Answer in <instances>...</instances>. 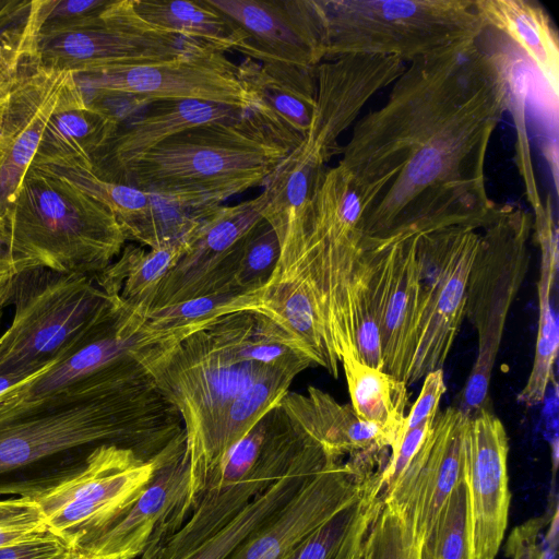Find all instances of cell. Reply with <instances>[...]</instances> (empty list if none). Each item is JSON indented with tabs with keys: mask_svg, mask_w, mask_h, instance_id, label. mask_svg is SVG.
<instances>
[{
	"mask_svg": "<svg viewBox=\"0 0 559 559\" xmlns=\"http://www.w3.org/2000/svg\"><path fill=\"white\" fill-rule=\"evenodd\" d=\"M506 111L502 74L479 38L406 63L384 104L355 122L336 165L364 205L360 246L489 222L499 204L485 165Z\"/></svg>",
	"mask_w": 559,
	"mask_h": 559,
	"instance_id": "cell-1",
	"label": "cell"
},
{
	"mask_svg": "<svg viewBox=\"0 0 559 559\" xmlns=\"http://www.w3.org/2000/svg\"><path fill=\"white\" fill-rule=\"evenodd\" d=\"M274 330L267 313L237 311L183 338L132 350L182 421L189 461L183 523L210 479L229 406L259 378L278 369L272 367Z\"/></svg>",
	"mask_w": 559,
	"mask_h": 559,
	"instance_id": "cell-2",
	"label": "cell"
},
{
	"mask_svg": "<svg viewBox=\"0 0 559 559\" xmlns=\"http://www.w3.org/2000/svg\"><path fill=\"white\" fill-rule=\"evenodd\" d=\"M183 435L178 411L129 355L75 399L0 423V477L88 445L116 444L153 460Z\"/></svg>",
	"mask_w": 559,
	"mask_h": 559,
	"instance_id": "cell-3",
	"label": "cell"
},
{
	"mask_svg": "<svg viewBox=\"0 0 559 559\" xmlns=\"http://www.w3.org/2000/svg\"><path fill=\"white\" fill-rule=\"evenodd\" d=\"M289 151L249 115L178 132L126 165L111 182L151 194L222 203L264 186Z\"/></svg>",
	"mask_w": 559,
	"mask_h": 559,
	"instance_id": "cell-4",
	"label": "cell"
},
{
	"mask_svg": "<svg viewBox=\"0 0 559 559\" xmlns=\"http://www.w3.org/2000/svg\"><path fill=\"white\" fill-rule=\"evenodd\" d=\"M4 218L17 274L45 267L95 277L128 241L106 205L35 167L28 169Z\"/></svg>",
	"mask_w": 559,
	"mask_h": 559,
	"instance_id": "cell-5",
	"label": "cell"
},
{
	"mask_svg": "<svg viewBox=\"0 0 559 559\" xmlns=\"http://www.w3.org/2000/svg\"><path fill=\"white\" fill-rule=\"evenodd\" d=\"M10 325L0 334V376L39 374L108 334L122 313L95 277L36 267L16 275Z\"/></svg>",
	"mask_w": 559,
	"mask_h": 559,
	"instance_id": "cell-6",
	"label": "cell"
},
{
	"mask_svg": "<svg viewBox=\"0 0 559 559\" xmlns=\"http://www.w3.org/2000/svg\"><path fill=\"white\" fill-rule=\"evenodd\" d=\"M186 449V438L153 460L116 444L93 447L84 461L40 480L3 481L0 495L33 501L49 532L80 551L135 503L158 466Z\"/></svg>",
	"mask_w": 559,
	"mask_h": 559,
	"instance_id": "cell-7",
	"label": "cell"
},
{
	"mask_svg": "<svg viewBox=\"0 0 559 559\" xmlns=\"http://www.w3.org/2000/svg\"><path fill=\"white\" fill-rule=\"evenodd\" d=\"M324 60L345 55L411 62L477 40L487 28L474 0H314Z\"/></svg>",
	"mask_w": 559,
	"mask_h": 559,
	"instance_id": "cell-8",
	"label": "cell"
},
{
	"mask_svg": "<svg viewBox=\"0 0 559 559\" xmlns=\"http://www.w3.org/2000/svg\"><path fill=\"white\" fill-rule=\"evenodd\" d=\"M277 404L229 451L155 559H188L278 480L313 444Z\"/></svg>",
	"mask_w": 559,
	"mask_h": 559,
	"instance_id": "cell-9",
	"label": "cell"
},
{
	"mask_svg": "<svg viewBox=\"0 0 559 559\" xmlns=\"http://www.w3.org/2000/svg\"><path fill=\"white\" fill-rule=\"evenodd\" d=\"M533 215L513 204H499L480 228L469 269L465 317L477 334V355L462 393L467 416L489 408V388L509 311L530 264Z\"/></svg>",
	"mask_w": 559,
	"mask_h": 559,
	"instance_id": "cell-10",
	"label": "cell"
},
{
	"mask_svg": "<svg viewBox=\"0 0 559 559\" xmlns=\"http://www.w3.org/2000/svg\"><path fill=\"white\" fill-rule=\"evenodd\" d=\"M28 37L37 63L75 76L165 61L204 45L148 24L133 0H112L93 17Z\"/></svg>",
	"mask_w": 559,
	"mask_h": 559,
	"instance_id": "cell-11",
	"label": "cell"
},
{
	"mask_svg": "<svg viewBox=\"0 0 559 559\" xmlns=\"http://www.w3.org/2000/svg\"><path fill=\"white\" fill-rule=\"evenodd\" d=\"M480 228L450 226L417 237L420 309L407 385L443 369L465 317L467 277Z\"/></svg>",
	"mask_w": 559,
	"mask_h": 559,
	"instance_id": "cell-12",
	"label": "cell"
},
{
	"mask_svg": "<svg viewBox=\"0 0 559 559\" xmlns=\"http://www.w3.org/2000/svg\"><path fill=\"white\" fill-rule=\"evenodd\" d=\"M93 94L123 96L142 104L199 100L251 110L253 100L237 74V64L211 46L169 60L75 76Z\"/></svg>",
	"mask_w": 559,
	"mask_h": 559,
	"instance_id": "cell-13",
	"label": "cell"
},
{
	"mask_svg": "<svg viewBox=\"0 0 559 559\" xmlns=\"http://www.w3.org/2000/svg\"><path fill=\"white\" fill-rule=\"evenodd\" d=\"M265 206L263 192L235 205H219L162 280L150 309L238 289L246 236L264 218Z\"/></svg>",
	"mask_w": 559,
	"mask_h": 559,
	"instance_id": "cell-14",
	"label": "cell"
},
{
	"mask_svg": "<svg viewBox=\"0 0 559 559\" xmlns=\"http://www.w3.org/2000/svg\"><path fill=\"white\" fill-rule=\"evenodd\" d=\"M376 460H330L270 520L249 535L226 559H285L309 534L369 486Z\"/></svg>",
	"mask_w": 559,
	"mask_h": 559,
	"instance_id": "cell-15",
	"label": "cell"
},
{
	"mask_svg": "<svg viewBox=\"0 0 559 559\" xmlns=\"http://www.w3.org/2000/svg\"><path fill=\"white\" fill-rule=\"evenodd\" d=\"M418 235L412 234L378 247H361L370 271L383 371L404 382L416 348L419 321Z\"/></svg>",
	"mask_w": 559,
	"mask_h": 559,
	"instance_id": "cell-16",
	"label": "cell"
},
{
	"mask_svg": "<svg viewBox=\"0 0 559 559\" xmlns=\"http://www.w3.org/2000/svg\"><path fill=\"white\" fill-rule=\"evenodd\" d=\"M508 452L506 428L490 408L467 417L464 479L474 559H495L504 538L511 500Z\"/></svg>",
	"mask_w": 559,
	"mask_h": 559,
	"instance_id": "cell-17",
	"label": "cell"
},
{
	"mask_svg": "<svg viewBox=\"0 0 559 559\" xmlns=\"http://www.w3.org/2000/svg\"><path fill=\"white\" fill-rule=\"evenodd\" d=\"M69 71L43 67L29 53L8 92L0 119V215L4 217L58 107Z\"/></svg>",
	"mask_w": 559,
	"mask_h": 559,
	"instance_id": "cell-18",
	"label": "cell"
},
{
	"mask_svg": "<svg viewBox=\"0 0 559 559\" xmlns=\"http://www.w3.org/2000/svg\"><path fill=\"white\" fill-rule=\"evenodd\" d=\"M467 417L454 406L438 412L430 432L394 488L382 499L405 512L421 542L435 527L453 489L464 479Z\"/></svg>",
	"mask_w": 559,
	"mask_h": 559,
	"instance_id": "cell-19",
	"label": "cell"
},
{
	"mask_svg": "<svg viewBox=\"0 0 559 559\" xmlns=\"http://www.w3.org/2000/svg\"><path fill=\"white\" fill-rule=\"evenodd\" d=\"M245 34L238 52L263 62L317 67L324 60L314 0H207Z\"/></svg>",
	"mask_w": 559,
	"mask_h": 559,
	"instance_id": "cell-20",
	"label": "cell"
},
{
	"mask_svg": "<svg viewBox=\"0 0 559 559\" xmlns=\"http://www.w3.org/2000/svg\"><path fill=\"white\" fill-rule=\"evenodd\" d=\"M188 490L189 461L183 449L162 463L129 511L80 552L93 557L155 559L163 543L181 526Z\"/></svg>",
	"mask_w": 559,
	"mask_h": 559,
	"instance_id": "cell-21",
	"label": "cell"
},
{
	"mask_svg": "<svg viewBox=\"0 0 559 559\" xmlns=\"http://www.w3.org/2000/svg\"><path fill=\"white\" fill-rule=\"evenodd\" d=\"M316 70L250 58L237 64L238 79L253 100L249 115L289 152L300 145L310 127L317 96Z\"/></svg>",
	"mask_w": 559,
	"mask_h": 559,
	"instance_id": "cell-22",
	"label": "cell"
},
{
	"mask_svg": "<svg viewBox=\"0 0 559 559\" xmlns=\"http://www.w3.org/2000/svg\"><path fill=\"white\" fill-rule=\"evenodd\" d=\"M248 111L199 100H156L120 120L93 158V171L111 180L126 165L169 136L193 127L241 119Z\"/></svg>",
	"mask_w": 559,
	"mask_h": 559,
	"instance_id": "cell-23",
	"label": "cell"
},
{
	"mask_svg": "<svg viewBox=\"0 0 559 559\" xmlns=\"http://www.w3.org/2000/svg\"><path fill=\"white\" fill-rule=\"evenodd\" d=\"M118 119L86 98L75 75L63 90L31 167L67 166L93 170V158L114 133Z\"/></svg>",
	"mask_w": 559,
	"mask_h": 559,
	"instance_id": "cell-24",
	"label": "cell"
},
{
	"mask_svg": "<svg viewBox=\"0 0 559 559\" xmlns=\"http://www.w3.org/2000/svg\"><path fill=\"white\" fill-rule=\"evenodd\" d=\"M288 418L335 460L390 449V441L376 426L360 420L353 407L329 393L308 386L306 393L287 392L278 403Z\"/></svg>",
	"mask_w": 559,
	"mask_h": 559,
	"instance_id": "cell-25",
	"label": "cell"
},
{
	"mask_svg": "<svg viewBox=\"0 0 559 559\" xmlns=\"http://www.w3.org/2000/svg\"><path fill=\"white\" fill-rule=\"evenodd\" d=\"M533 213V237L540 250L537 338L530 376L518 394L519 402L527 407L544 403L555 381L554 368L559 347L558 318L551 304L559 263L558 227L550 193L546 194L542 205Z\"/></svg>",
	"mask_w": 559,
	"mask_h": 559,
	"instance_id": "cell-26",
	"label": "cell"
},
{
	"mask_svg": "<svg viewBox=\"0 0 559 559\" xmlns=\"http://www.w3.org/2000/svg\"><path fill=\"white\" fill-rule=\"evenodd\" d=\"M474 4L487 27L508 37L558 97V33L544 7L534 0H474Z\"/></svg>",
	"mask_w": 559,
	"mask_h": 559,
	"instance_id": "cell-27",
	"label": "cell"
},
{
	"mask_svg": "<svg viewBox=\"0 0 559 559\" xmlns=\"http://www.w3.org/2000/svg\"><path fill=\"white\" fill-rule=\"evenodd\" d=\"M246 310L265 312L263 287L197 297L150 309L140 316L127 312V319L133 330L134 346L144 347L183 338L223 316Z\"/></svg>",
	"mask_w": 559,
	"mask_h": 559,
	"instance_id": "cell-28",
	"label": "cell"
},
{
	"mask_svg": "<svg viewBox=\"0 0 559 559\" xmlns=\"http://www.w3.org/2000/svg\"><path fill=\"white\" fill-rule=\"evenodd\" d=\"M330 460L333 459L313 443L284 476L257 496L188 559H226L249 535L277 513Z\"/></svg>",
	"mask_w": 559,
	"mask_h": 559,
	"instance_id": "cell-29",
	"label": "cell"
},
{
	"mask_svg": "<svg viewBox=\"0 0 559 559\" xmlns=\"http://www.w3.org/2000/svg\"><path fill=\"white\" fill-rule=\"evenodd\" d=\"M189 245L148 250L126 245L118 258L95 276L96 283L129 314H143L150 309L159 283Z\"/></svg>",
	"mask_w": 559,
	"mask_h": 559,
	"instance_id": "cell-30",
	"label": "cell"
},
{
	"mask_svg": "<svg viewBox=\"0 0 559 559\" xmlns=\"http://www.w3.org/2000/svg\"><path fill=\"white\" fill-rule=\"evenodd\" d=\"M148 24L222 52L236 50L246 40L243 32L207 0H133Z\"/></svg>",
	"mask_w": 559,
	"mask_h": 559,
	"instance_id": "cell-31",
	"label": "cell"
},
{
	"mask_svg": "<svg viewBox=\"0 0 559 559\" xmlns=\"http://www.w3.org/2000/svg\"><path fill=\"white\" fill-rule=\"evenodd\" d=\"M341 365L357 417L379 428L393 445L406 417L407 384L392 374L345 355Z\"/></svg>",
	"mask_w": 559,
	"mask_h": 559,
	"instance_id": "cell-32",
	"label": "cell"
},
{
	"mask_svg": "<svg viewBox=\"0 0 559 559\" xmlns=\"http://www.w3.org/2000/svg\"><path fill=\"white\" fill-rule=\"evenodd\" d=\"M495 35L491 47L485 46L496 59L503 78L507 111L510 112L516 131L515 164L522 178L526 200L533 211L543 203L532 160L527 133V103L533 83L531 64L521 50L504 35L490 28Z\"/></svg>",
	"mask_w": 559,
	"mask_h": 559,
	"instance_id": "cell-33",
	"label": "cell"
},
{
	"mask_svg": "<svg viewBox=\"0 0 559 559\" xmlns=\"http://www.w3.org/2000/svg\"><path fill=\"white\" fill-rule=\"evenodd\" d=\"M296 376L282 369L269 371L234 400L214 447L210 479L218 472L234 445L280 403Z\"/></svg>",
	"mask_w": 559,
	"mask_h": 559,
	"instance_id": "cell-34",
	"label": "cell"
},
{
	"mask_svg": "<svg viewBox=\"0 0 559 559\" xmlns=\"http://www.w3.org/2000/svg\"><path fill=\"white\" fill-rule=\"evenodd\" d=\"M379 469L364 493L302 539L285 559H336L374 518L381 499Z\"/></svg>",
	"mask_w": 559,
	"mask_h": 559,
	"instance_id": "cell-35",
	"label": "cell"
},
{
	"mask_svg": "<svg viewBox=\"0 0 559 559\" xmlns=\"http://www.w3.org/2000/svg\"><path fill=\"white\" fill-rule=\"evenodd\" d=\"M35 168L63 178L106 205L116 215L128 240H130L150 209L151 195L147 192L128 185L103 179L92 169L67 166H40Z\"/></svg>",
	"mask_w": 559,
	"mask_h": 559,
	"instance_id": "cell-36",
	"label": "cell"
},
{
	"mask_svg": "<svg viewBox=\"0 0 559 559\" xmlns=\"http://www.w3.org/2000/svg\"><path fill=\"white\" fill-rule=\"evenodd\" d=\"M347 309L349 329L358 359L368 366L383 370L380 334L370 286V271L362 248L347 287Z\"/></svg>",
	"mask_w": 559,
	"mask_h": 559,
	"instance_id": "cell-37",
	"label": "cell"
},
{
	"mask_svg": "<svg viewBox=\"0 0 559 559\" xmlns=\"http://www.w3.org/2000/svg\"><path fill=\"white\" fill-rule=\"evenodd\" d=\"M421 559H474L465 479L451 492L438 522L421 544Z\"/></svg>",
	"mask_w": 559,
	"mask_h": 559,
	"instance_id": "cell-38",
	"label": "cell"
},
{
	"mask_svg": "<svg viewBox=\"0 0 559 559\" xmlns=\"http://www.w3.org/2000/svg\"><path fill=\"white\" fill-rule=\"evenodd\" d=\"M421 543L405 512L382 500L368 532L369 559H421Z\"/></svg>",
	"mask_w": 559,
	"mask_h": 559,
	"instance_id": "cell-39",
	"label": "cell"
},
{
	"mask_svg": "<svg viewBox=\"0 0 559 559\" xmlns=\"http://www.w3.org/2000/svg\"><path fill=\"white\" fill-rule=\"evenodd\" d=\"M277 235L262 218L246 236L236 286L245 289L262 288L270 280L280 258Z\"/></svg>",
	"mask_w": 559,
	"mask_h": 559,
	"instance_id": "cell-40",
	"label": "cell"
},
{
	"mask_svg": "<svg viewBox=\"0 0 559 559\" xmlns=\"http://www.w3.org/2000/svg\"><path fill=\"white\" fill-rule=\"evenodd\" d=\"M47 531L33 501L23 497L0 499V547Z\"/></svg>",
	"mask_w": 559,
	"mask_h": 559,
	"instance_id": "cell-41",
	"label": "cell"
},
{
	"mask_svg": "<svg viewBox=\"0 0 559 559\" xmlns=\"http://www.w3.org/2000/svg\"><path fill=\"white\" fill-rule=\"evenodd\" d=\"M447 391L443 369H437L424 377L418 397L406 415L399 435L391 449L400 441L402 436L412 428L419 426L427 419L435 418L439 412V404ZM390 449V450H391Z\"/></svg>",
	"mask_w": 559,
	"mask_h": 559,
	"instance_id": "cell-42",
	"label": "cell"
},
{
	"mask_svg": "<svg viewBox=\"0 0 559 559\" xmlns=\"http://www.w3.org/2000/svg\"><path fill=\"white\" fill-rule=\"evenodd\" d=\"M72 551L75 550L47 531L0 547V559H64Z\"/></svg>",
	"mask_w": 559,
	"mask_h": 559,
	"instance_id": "cell-43",
	"label": "cell"
},
{
	"mask_svg": "<svg viewBox=\"0 0 559 559\" xmlns=\"http://www.w3.org/2000/svg\"><path fill=\"white\" fill-rule=\"evenodd\" d=\"M25 23L0 40V96L9 91L22 62L31 53Z\"/></svg>",
	"mask_w": 559,
	"mask_h": 559,
	"instance_id": "cell-44",
	"label": "cell"
},
{
	"mask_svg": "<svg viewBox=\"0 0 559 559\" xmlns=\"http://www.w3.org/2000/svg\"><path fill=\"white\" fill-rule=\"evenodd\" d=\"M544 525V519L535 518L515 527L507 540L506 555L510 559H546L540 540Z\"/></svg>",
	"mask_w": 559,
	"mask_h": 559,
	"instance_id": "cell-45",
	"label": "cell"
},
{
	"mask_svg": "<svg viewBox=\"0 0 559 559\" xmlns=\"http://www.w3.org/2000/svg\"><path fill=\"white\" fill-rule=\"evenodd\" d=\"M17 275L14 258L10 247L7 222L0 215V318L9 305L14 280Z\"/></svg>",
	"mask_w": 559,
	"mask_h": 559,
	"instance_id": "cell-46",
	"label": "cell"
},
{
	"mask_svg": "<svg viewBox=\"0 0 559 559\" xmlns=\"http://www.w3.org/2000/svg\"><path fill=\"white\" fill-rule=\"evenodd\" d=\"M29 9L31 1L0 0V40L25 23Z\"/></svg>",
	"mask_w": 559,
	"mask_h": 559,
	"instance_id": "cell-47",
	"label": "cell"
},
{
	"mask_svg": "<svg viewBox=\"0 0 559 559\" xmlns=\"http://www.w3.org/2000/svg\"><path fill=\"white\" fill-rule=\"evenodd\" d=\"M371 522L355 536L336 559H369L368 532Z\"/></svg>",
	"mask_w": 559,
	"mask_h": 559,
	"instance_id": "cell-48",
	"label": "cell"
},
{
	"mask_svg": "<svg viewBox=\"0 0 559 559\" xmlns=\"http://www.w3.org/2000/svg\"><path fill=\"white\" fill-rule=\"evenodd\" d=\"M82 559H123V558H121V557H117V556H109V557H93V556L84 555Z\"/></svg>",
	"mask_w": 559,
	"mask_h": 559,
	"instance_id": "cell-49",
	"label": "cell"
},
{
	"mask_svg": "<svg viewBox=\"0 0 559 559\" xmlns=\"http://www.w3.org/2000/svg\"><path fill=\"white\" fill-rule=\"evenodd\" d=\"M84 554L80 551H72L69 556H67L64 559H82Z\"/></svg>",
	"mask_w": 559,
	"mask_h": 559,
	"instance_id": "cell-50",
	"label": "cell"
},
{
	"mask_svg": "<svg viewBox=\"0 0 559 559\" xmlns=\"http://www.w3.org/2000/svg\"><path fill=\"white\" fill-rule=\"evenodd\" d=\"M8 92L0 96V119H1L2 111H3V107H4V103H5V98H7Z\"/></svg>",
	"mask_w": 559,
	"mask_h": 559,
	"instance_id": "cell-51",
	"label": "cell"
}]
</instances>
